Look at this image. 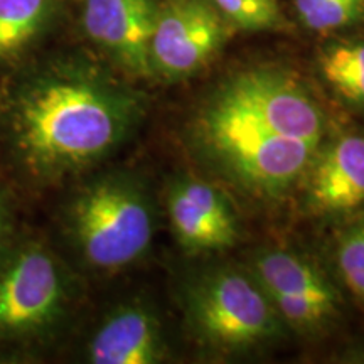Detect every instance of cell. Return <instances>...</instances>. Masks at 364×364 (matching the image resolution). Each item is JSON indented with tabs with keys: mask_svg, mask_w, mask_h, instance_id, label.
Returning a JSON list of instances; mask_svg holds the SVG:
<instances>
[{
	"mask_svg": "<svg viewBox=\"0 0 364 364\" xmlns=\"http://www.w3.org/2000/svg\"><path fill=\"white\" fill-rule=\"evenodd\" d=\"M186 309L196 334L223 351H243L282 331V318L257 280L233 268L198 277L186 292Z\"/></svg>",
	"mask_w": 364,
	"mask_h": 364,
	"instance_id": "5",
	"label": "cell"
},
{
	"mask_svg": "<svg viewBox=\"0 0 364 364\" xmlns=\"http://www.w3.org/2000/svg\"><path fill=\"white\" fill-rule=\"evenodd\" d=\"M16 213L9 191L0 186V257L16 240Z\"/></svg>",
	"mask_w": 364,
	"mask_h": 364,
	"instance_id": "18",
	"label": "cell"
},
{
	"mask_svg": "<svg viewBox=\"0 0 364 364\" xmlns=\"http://www.w3.org/2000/svg\"><path fill=\"white\" fill-rule=\"evenodd\" d=\"M297 17L316 33H339L364 27V0H294Z\"/></svg>",
	"mask_w": 364,
	"mask_h": 364,
	"instance_id": "15",
	"label": "cell"
},
{
	"mask_svg": "<svg viewBox=\"0 0 364 364\" xmlns=\"http://www.w3.org/2000/svg\"><path fill=\"white\" fill-rule=\"evenodd\" d=\"M336 262L346 287L364 304V215L358 216L339 235Z\"/></svg>",
	"mask_w": 364,
	"mask_h": 364,
	"instance_id": "16",
	"label": "cell"
},
{
	"mask_svg": "<svg viewBox=\"0 0 364 364\" xmlns=\"http://www.w3.org/2000/svg\"><path fill=\"white\" fill-rule=\"evenodd\" d=\"M65 228L86 265L117 272L147 253L156 216L142 182L127 172H110L73 194L65 208Z\"/></svg>",
	"mask_w": 364,
	"mask_h": 364,
	"instance_id": "3",
	"label": "cell"
},
{
	"mask_svg": "<svg viewBox=\"0 0 364 364\" xmlns=\"http://www.w3.org/2000/svg\"><path fill=\"white\" fill-rule=\"evenodd\" d=\"M317 156L307 181L309 206L326 215L364 208V135H339Z\"/></svg>",
	"mask_w": 364,
	"mask_h": 364,
	"instance_id": "11",
	"label": "cell"
},
{
	"mask_svg": "<svg viewBox=\"0 0 364 364\" xmlns=\"http://www.w3.org/2000/svg\"><path fill=\"white\" fill-rule=\"evenodd\" d=\"M164 354L161 322L142 302L113 309L86 348V359L93 364H154L162 361Z\"/></svg>",
	"mask_w": 364,
	"mask_h": 364,
	"instance_id": "12",
	"label": "cell"
},
{
	"mask_svg": "<svg viewBox=\"0 0 364 364\" xmlns=\"http://www.w3.org/2000/svg\"><path fill=\"white\" fill-rule=\"evenodd\" d=\"M230 22L211 0H162L150 38L152 76L182 80L216 56Z\"/></svg>",
	"mask_w": 364,
	"mask_h": 364,
	"instance_id": "7",
	"label": "cell"
},
{
	"mask_svg": "<svg viewBox=\"0 0 364 364\" xmlns=\"http://www.w3.org/2000/svg\"><path fill=\"white\" fill-rule=\"evenodd\" d=\"M221 88L277 134L321 150L324 113L294 75L279 68H250L230 76Z\"/></svg>",
	"mask_w": 364,
	"mask_h": 364,
	"instance_id": "8",
	"label": "cell"
},
{
	"mask_svg": "<svg viewBox=\"0 0 364 364\" xmlns=\"http://www.w3.org/2000/svg\"><path fill=\"white\" fill-rule=\"evenodd\" d=\"M140 115L142 100L129 86L81 59L58 58L14 80L0 118L17 172L49 186L107 159Z\"/></svg>",
	"mask_w": 364,
	"mask_h": 364,
	"instance_id": "1",
	"label": "cell"
},
{
	"mask_svg": "<svg viewBox=\"0 0 364 364\" xmlns=\"http://www.w3.org/2000/svg\"><path fill=\"white\" fill-rule=\"evenodd\" d=\"M61 0H0V63L26 56L51 29Z\"/></svg>",
	"mask_w": 364,
	"mask_h": 364,
	"instance_id": "13",
	"label": "cell"
},
{
	"mask_svg": "<svg viewBox=\"0 0 364 364\" xmlns=\"http://www.w3.org/2000/svg\"><path fill=\"white\" fill-rule=\"evenodd\" d=\"M252 270L282 322L300 334H321L338 318V290L324 273L300 255L267 250L253 258Z\"/></svg>",
	"mask_w": 364,
	"mask_h": 364,
	"instance_id": "6",
	"label": "cell"
},
{
	"mask_svg": "<svg viewBox=\"0 0 364 364\" xmlns=\"http://www.w3.org/2000/svg\"><path fill=\"white\" fill-rule=\"evenodd\" d=\"M231 26L245 31H275L284 27L277 0H211Z\"/></svg>",
	"mask_w": 364,
	"mask_h": 364,
	"instance_id": "17",
	"label": "cell"
},
{
	"mask_svg": "<svg viewBox=\"0 0 364 364\" xmlns=\"http://www.w3.org/2000/svg\"><path fill=\"white\" fill-rule=\"evenodd\" d=\"M171 226L189 252H221L238 238V223L228 198L198 177H179L167 193Z\"/></svg>",
	"mask_w": 364,
	"mask_h": 364,
	"instance_id": "10",
	"label": "cell"
},
{
	"mask_svg": "<svg viewBox=\"0 0 364 364\" xmlns=\"http://www.w3.org/2000/svg\"><path fill=\"white\" fill-rule=\"evenodd\" d=\"M162 0H81V29L112 65L152 78L150 38Z\"/></svg>",
	"mask_w": 364,
	"mask_h": 364,
	"instance_id": "9",
	"label": "cell"
},
{
	"mask_svg": "<svg viewBox=\"0 0 364 364\" xmlns=\"http://www.w3.org/2000/svg\"><path fill=\"white\" fill-rule=\"evenodd\" d=\"M198 136L221 169L250 193L279 198L311 169L318 149L277 134L218 88L198 117Z\"/></svg>",
	"mask_w": 364,
	"mask_h": 364,
	"instance_id": "2",
	"label": "cell"
},
{
	"mask_svg": "<svg viewBox=\"0 0 364 364\" xmlns=\"http://www.w3.org/2000/svg\"><path fill=\"white\" fill-rule=\"evenodd\" d=\"M318 70L341 98L364 108V38L338 39L324 46Z\"/></svg>",
	"mask_w": 364,
	"mask_h": 364,
	"instance_id": "14",
	"label": "cell"
},
{
	"mask_svg": "<svg viewBox=\"0 0 364 364\" xmlns=\"http://www.w3.org/2000/svg\"><path fill=\"white\" fill-rule=\"evenodd\" d=\"M71 282L43 241L16 238L0 257V344L51 338L70 311Z\"/></svg>",
	"mask_w": 364,
	"mask_h": 364,
	"instance_id": "4",
	"label": "cell"
}]
</instances>
